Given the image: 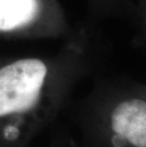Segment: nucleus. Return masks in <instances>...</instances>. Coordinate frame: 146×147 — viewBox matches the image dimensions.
Returning a JSON list of instances; mask_svg holds the SVG:
<instances>
[{
    "label": "nucleus",
    "mask_w": 146,
    "mask_h": 147,
    "mask_svg": "<svg viewBox=\"0 0 146 147\" xmlns=\"http://www.w3.org/2000/svg\"><path fill=\"white\" fill-rule=\"evenodd\" d=\"M96 116L106 147H146V84L129 78L112 83Z\"/></svg>",
    "instance_id": "1"
},
{
    "label": "nucleus",
    "mask_w": 146,
    "mask_h": 147,
    "mask_svg": "<svg viewBox=\"0 0 146 147\" xmlns=\"http://www.w3.org/2000/svg\"><path fill=\"white\" fill-rule=\"evenodd\" d=\"M71 37L58 0H0V37Z\"/></svg>",
    "instance_id": "2"
},
{
    "label": "nucleus",
    "mask_w": 146,
    "mask_h": 147,
    "mask_svg": "<svg viewBox=\"0 0 146 147\" xmlns=\"http://www.w3.org/2000/svg\"><path fill=\"white\" fill-rule=\"evenodd\" d=\"M96 11L102 14H133L135 6L131 0H89Z\"/></svg>",
    "instance_id": "3"
},
{
    "label": "nucleus",
    "mask_w": 146,
    "mask_h": 147,
    "mask_svg": "<svg viewBox=\"0 0 146 147\" xmlns=\"http://www.w3.org/2000/svg\"><path fill=\"white\" fill-rule=\"evenodd\" d=\"M138 23V40L146 48V0H138L134 12Z\"/></svg>",
    "instance_id": "4"
}]
</instances>
